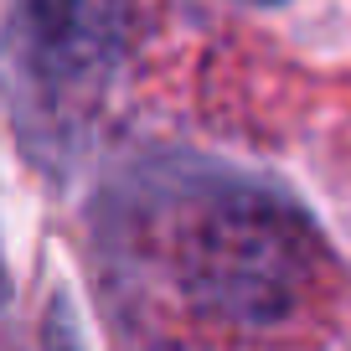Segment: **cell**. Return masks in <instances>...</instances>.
I'll return each mask as SVG.
<instances>
[{"label":"cell","instance_id":"2","mask_svg":"<svg viewBox=\"0 0 351 351\" xmlns=\"http://www.w3.org/2000/svg\"><path fill=\"white\" fill-rule=\"evenodd\" d=\"M248 5H274V0H248Z\"/></svg>","mask_w":351,"mask_h":351},{"label":"cell","instance_id":"1","mask_svg":"<svg viewBox=\"0 0 351 351\" xmlns=\"http://www.w3.org/2000/svg\"><path fill=\"white\" fill-rule=\"evenodd\" d=\"M279 243H289V232L274 228L263 212L217 217L202 232V248H197V289L212 305H228V315H232V305H243L238 315H269L263 305H285L289 295L253 263H258V253L279 248Z\"/></svg>","mask_w":351,"mask_h":351}]
</instances>
